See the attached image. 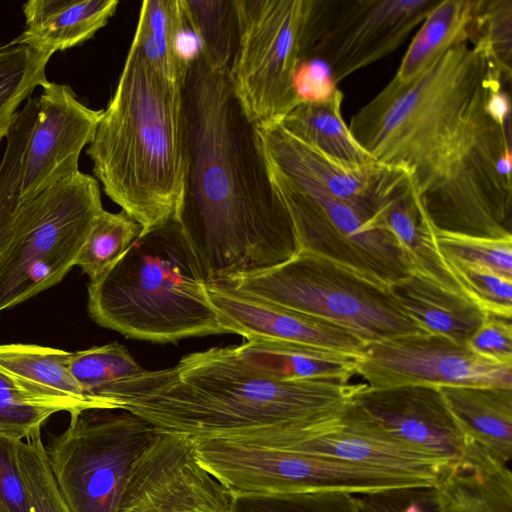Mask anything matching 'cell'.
Here are the masks:
<instances>
[{"label":"cell","mask_w":512,"mask_h":512,"mask_svg":"<svg viewBox=\"0 0 512 512\" xmlns=\"http://www.w3.org/2000/svg\"><path fill=\"white\" fill-rule=\"evenodd\" d=\"M186 25L182 0H146L131 43L149 67L179 86H184L189 68L177 51L178 35Z\"/></svg>","instance_id":"cell-28"},{"label":"cell","mask_w":512,"mask_h":512,"mask_svg":"<svg viewBox=\"0 0 512 512\" xmlns=\"http://www.w3.org/2000/svg\"><path fill=\"white\" fill-rule=\"evenodd\" d=\"M230 512H358L354 494L343 491L233 495Z\"/></svg>","instance_id":"cell-34"},{"label":"cell","mask_w":512,"mask_h":512,"mask_svg":"<svg viewBox=\"0 0 512 512\" xmlns=\"http://www.w3.org/2000/svg\"><path fill=\"white\" fill-rule=\"evenodd\" d=\"M378 213L407 254L413 270L441 286L465 295L438 248L434 226L410 175L383 201ZM466 296V295H465Z\"/></svg>","instance_id":"cell-23"},{"label":"cell","mask_w":512,"mask_h":512,"mask_svg":"<svg viewBox=\"0 0 512 512\" xmlns=\"http://www.w3.org/2000/svg\"><path fill=\"white\" fill-rule=\"evenodd\" d=\"M235 349L246 364L280 379L349 382L356 375L357 356L318 346L251 339Z\"/></svg>","instance_id":"cell-25"},{"label":"cell","mask_w":512,"mask_h":512,"mask_svg":"<svg viewBox=\"0 0 512 512\" xmlns=\"http://www.w3.org/2000/svg\"><path fill=\"white\" fill-rule=\"evenodd\" d=\"M117 0H30L25 27L10 45L53 55L90 40L115 13Z\"/></svg>","instance_id":"cell-20"},{"label":"cell","mask_w":512,"mask_h":512,"mask_svg":"<svg viewBox=\"0 0 512 512\" xmlns=\"http://www.w3.org/2000/svg\"><path fill=\"white\" fill-rule=\"evenodd\" d=\"M17 458L30 512H70L55 482L41 432L18 441Z\"/></svg>","instance_id":"cell-35"},{"label":"cell","mask_w":512,"mask_h":512,"mask_svg":"<svg viewBox=\"0 0 512 512\" xmlns=\"http://www.w3.org/2000/svg\"><path fill=\"white\" fill-rule=\"evenodd\" d=\"M439 390L469 441L508 464L512 457V387L445 385Z\"/></svg>","instance_id":"cell-24"},{"label":"cell","mask_w":512,"mask_h":512,"mask_svg":"<svg viewBox=\"0 0 512 512\" xmlns=\"http://www.w3.org/2000/svg\"><path fill=\"white\" fill-rule=\"evenodd\" d=\"M257 127L270 170L373 212L409 174L380 162L339 161L297 139L277 122Z\"/></svg>","instance_id":"cell-16"},{"label":"cell","mask_w":512,"mask_h":512,"mask_svg":"<svg viewBox=\"0 0 512 512\" xmlns=\"http://www.w3.org/2000/svg\"><path fill=\"white\" fill-rule=\"evenodd\" d=\"M208 299L226 333L246 340L307 344L358 356L365 344L327 320L302 313L220 281L206 282Z\"/></svg>","instance_id":"cell-18"},{"label":"cell","mask_w":512,"mask_h":512,"mask_svg":"<svg viewBox=\"0 0 512 512\" xmlns=\"http://www.w3.org/2000/svg\"><path fill=\"white\" fill-rule=\"evenodd\" d=\"M193 439L202 465L232 496L305 491L358 495L405 486H432L415 477L331 457L219 437Z\"/></svg>","instance_id":"cell-10"},{"label":"cell","mask_w":512,"mask_h":512,"mask_svg":"<svg viewBox=\"0 0 512 512\" xmlns=\"http://www.w3.org/2000/svg\"><path fill=\"white\" fill-rule=\"evenodd\" d=\"M0 512H5V511L0 510Z\"/></svg>","instance_id":"cell-43"},{"label":"cell","mask_w":512,"mask_h":512,"mask_svg":"<svg viewBox=\"0 0 512 512\" xmlns=\"http://www.w3.org/2000/svg\"><path fill=\"white\" fill-rule=\"evenodd\" d=\"M362 384L276 378L227 346L190 353L169 368L145 370L113 384L101 397L160 431L206 438L332 421Z\"/></svg>","instance_id":"cell-3"},{"label":"cell","mask_w":512,"mask_h":512,"mask_svg":"<svg viewBox=\"0 0 512 512\" xmlns=\"http://www.w3.org/2000/svg\"><path fill=\"white\" fill-rule=\"evenodd\" d=\"M434 487L445 512H512L508 464L472 442L459 460L441 469Z\"/></svg>","instance_id":"cell-21"},{"label":"cell","mask_w":512,"mask_h":512,"mask_svg":"<svg viewBox=\"0 0 512 512\" xmlns=\"http://www.w3.org/2000/svg\"><path fill=\"white\" fill-rule=\"evenodd\" d=\"M440 0L319 1L306 61L321 58L336 86L356 71L395 51Z\"/></svg>","instance_id":"cell-12"},{"label":"cell","mask_w":512,"mask_h":512,"mask_svg":"<svg viewBox=\"0 0 512 512\" xmlns=\"http://www.w3.org/2000/svg\"><path fill=\"white\" fill-rule=\"evenodd\" d=\"M86 153L105 194L143 231L176 218L186 164L183 86L130 46Z\"/></svg>","instance_id":"cell-4"},{"label":"cell","mask_w":512,"mask_h":512,"mask_svg":"<svg viewBox=\"0 0 512 512\" xmlns=\"http://www.w3.org/2000/svg\"><path fill=\"white\" fill-rule=\"evenodd\" d=\"M488 51L462 42L407 83L393 79L349 129L380 163L408 171L441 231L512 238L511 114Z\"/></svg>","instance_id":"cell-1"},{"label":"cell","mask_w":512,"mask_h":512,"mask_svg":"<svg viewBox=\"0 0 512 512\" xmlns=\"http://www.w3.org/2000/svg\"><path fill=\"white\" fill-rule=\"evenodd\" d=\"M435 238L447 262L478 265L512 278V238H486L438 230Z\"/></svg>","instance_id":"cell-37"},{"label":"cell","mask_w":512,"mask_h":512,"mask_svg":"<svg viewBox=\"0 0 512 512\" xmlns=\"http://www.w3.org/2000/svg\"><path fill=\"white\" fill-rule=\"evenodd\" d=\"M231 500L192 437L159 430L135 462L117 512H230Z\"/></svg>","instance_id":"cell-14"},{"label":"cell","mask_w":512,"mask_h":512,"mask_svg":"<svg viewBox=\"0 0 512 512\" xmlns=\"http://www.w3.org/2000/svg\"><path fill=\"white\" fill-rule=\"evenodd\" d=\"M159 430L127 409H85L46 448L70 512H117L132 468Z\"/></svg>","instance_id":"cell-8"},{"label":"cell","mask_w":512,"mask_h":512,"mask_svg":"<svg viewBox=\"0 0 512 512\" xmlns=\"http://www.w3.org/2000/svg\"><path fill=\"white\" fill-rule=\"evenodd\" d=\"M42 88L23 160L20 201L80 171V154L102 115L80 102L68 85L47 81Z\"/></svg>","instance_id":"cell-15"},{"label":"cell","mask_w":512,"mask_h":512,"mask_svg":"<svg viewBox=\"0 0 512 512\" xmlns=\"http://www.w3.org/2000/svg\"><path fill=\"white\" fill-rule=\"evenodd\" d=\"M51 55L27 46L0 45V142L7 137L19 106L48 80Z\"/></svg>","instance_id":"cell-30"},{"label":"cell","mask_w":512,"mask_h":512,"mask_svg":"<svg viewBox=\"0 0 512 512\" xmlns=\"http://www.w3.org/2000/svg\"><path fill=\"white\" fill-rule=\"evenodd\" d=\"M356 374L369 388L403 385L512 387V364L494 362L466 346L430 333H411L366 344Z\"/></svg>","instance_id":"cell-13"},{"label":"cell","mask_w":512,"mask_h":512,"mask_svg":"<svg viewBox=\"0 0 512 512\" xmlns=\"http://www.w3.org/2000/svg\"><path fill=\"white\" fill-rule=\"evenodd\" d=\"M389 287L400 308L426 333L462 346L486 318V313L467 296L416 271Z\"/></svg>","instance_id":"cell-22"},{"label":"cell","mask_w":512,"mask_h":512,"mask_svg":"<svg viewBox=\"0 0 512 512\" xmlns=\"http://www.w3.org/2000/svg\"><path fill=\"white\" fill-rule=\"evenodd\" d=\"M358 512H445L434 486H405L355 495Z\"/></svg>","instance_id":"cell-40"},{"label":"cell","mask_w":512,"mask_h":512,"mask_svg":"<svg viewBox=\"0 0 512 512\" xmlns=\"http://www.w3.org/2000/svg\"><path fill=\"white\" fill-rule=\"evenodd\" d=\"M67 365L87 393L112 409L116 408L101 397L102 393L113 384L145 371L126 347L117 342L69 352Z\"/></svg>","instance_id":"cell-33"},{"label":"cell","mask_w":512,"mask_h":512,"mask_svg":"<svg viewBox=\"0 0 512 512\" xmlns=\"http://www.w3.org/2000/svg\"><path fill=\"white\" fill-rule=\"evenodd\" d=\"M183 99L186 164L176 220L205 282L288 261L299 251L293 225L230 75L212 71L200 54L189 64Z\"/></svg>","instance_id":"cell-2"},{"label":"cell","mask_w":512,"mask_h":512,"mask_svg":"<svg viewBox=\"0 0 512 512\" xmlns=\"http://www.w3.org/2000/svg\"><path fill=\"white\" fill-rule=\"evenodd\" d=\"M235 1L239 46L232 84L258 126L278 122L301 102L296 79L317 0Z\"/></svg>","instance_id":"cell-9"},{"label":"cell","mask_w":512,"mask_h":512,"mask_svg":"<svg viewBox=\"0 0 512 512\" xmlns=\"http://www.w3.org/2000/svg\"><path fill=\"white\" fill-rule=\"evenodd\" d=\"M343 97L334 88L323 98L301 101L277 123L297 139L339 161L355 165L376 163L344 121Z\"/></svg>","instance_id":"cell-26"},{"label":"cell","mask_w":512,"mask_h":512,"mask_svg":"<svg viewBox=\"0 0 512 512\" xmlns=\"http://www.w3.org/2000/svg\"><path fill=\"white\" fill-rule=\"evenodd\" d=\"M102 210L99 182L81 171L19 200L0 256V312L61 282Z\"/></svg>","instance_id":"cell-7"},{"label":"cell","mask_w":512,"mask_h":512,"mask_svg":"<svg viewBox=\"0 0 512 512\" xmlns=\"http://www.w3.org/2000/svg\"><path fill=\"white\" fill-rule=\"evenodd\" d=\"M353 402L379 431L449 462L459 460L470 442L438 386L363 383Z\"/></svg>","instance_id":"cell-17"},{"label":"cell","mask_w":512,"mask_h":512,"mask_svg":"<svg viewBox=\"0 0 512 512\" xmlns=\"http://www.w3.org/2000/svg\"><path fill=\"white\" fill-rule=\"evenodd\" d=\"M142 231V226L123 210L118 213L102 210L88 233L75 266L89 277V282L98 281L121 259Z\"/></svg>","instance_id":"cell-31"},{"label":"cell","mask_w":512,"mask_h":512,"mask_svg":"<svg viewBox=\"0 0 512 512\" xmlns=\"http://www.w3.org/2000/svg\"><path fill=\"white\" fill-rule=\"evenodd\" d=\"M188 26L196 34L206 65L229 74L239 46V19L235 0H182Z\"/></svg>","instance_id":"cell-29"},{"label":"cell","mask_w":512,"mask_h":512,"mask_svg":"<svg viewBox=\"0 0 512 512\" xmlns=\"http://www.w3.org/2000/svg\"><path fill=\"white\" fill-rule=\"evenodd\" d=\"M87 306L99 326L138 340L226 333L176 218L142 231L110 271L89 282Z\"/></svg>","instance_id":"cell-5"},{"label":"cell","mask_w":512,"mask_h":512,"mask_svg":"<svg viewBox=\"0 0 512 512\" xmlns=\"http://www.w3.org/2000/svg\"><path fill=\"white\" fill-rule=\"evenodd\" d=\"M268 170L290 216L299 250L329 258L388 286L413 270L378 211Z\"/></svg>","instance_id":"cell-11"},{"label":"cell","mask_w":512,"mask_h":512,"mask_svg":"<svg viewBox=\"0 0 512 512\" xmlns=\"http://www.w3.org/2000/svg\"><path fill=\"white\" fill-rule=\"evenodd\" d=\"M463 293L486 314L512 318V278L478 265L447 262Z\"/></svg>","instance_id":"cell-38"},{"label":"cell","mask_w":512,"mask_h":512,"mask_svg":"<svg viewBox=\"0 0 512 512\" xmlns=\"http://www.w3.org/2000/svg\"><path fill=\"white\" fill-rule=\"evenodd\" d=\"M68 354L35 344L0 345V373L26 397L56 412L112 409L85 391L67 365Z\"/></svg>","instance_id":"cell-19"},{"label":"cell","mask_w":512,"mask_h":512,"mask_svg":"<svg viewBox=\"0 0 512 512\" xmlns=\"http://www.w3.org/2000/svg\"><path fill=\"white\" fill-rule=\"evenodd\" d=\"M482 45L505 81L512 76V0H478L469 43Z\"/></svg>","instance_id":"cell-36"},{"label":"cell","mask_w":512,"mask_h":512,"mask_svg":"<svg viewBox=\"0 0 512 512\" xmlns=\"http://www.w3.org/2000/svg\"><path fill=\"white\" fill-rule=\"evenodd\" d=\"M37 116V99L29 98L18 112L6 137L0 163V256L12 234L19 205L23 160Z\"/></svg>","instance_id":"cell-32"},{"label":"cell","mask_w":512,"mask_h":512,"mask_svg":"<svg viewBox=\"0 0 512 512\" xmlns=\"http://www.w3.org/2000/svg\"><path fill=\"white\" fill-rule=\"evenodd\" d=\"M18 441L0 434V510L5 512H30L17 458Z\"/></svg>","instance_id":"cell-41"},{"label":"cell","mask_w":512,"mask_h":512,"mask_svg":"<svg viewBox=\"0 0 512 512\" xmlns=\"http://www.w3.org/2000/svg\"><path fill=\"white\" fill-rule=\"evenodd\" d=\"M54 413V409L26 397L0 373L1 435L24 440L41 432L43 423Z\"/></svg>","instance_id":"cell-39"},{"label":"cell","mask_w":512,"mask_h":512,"mask_svg":"<svg viewBox=\"0 0 512 512\" xmlns=\"http://www.w3.org/2000/svg\"><path fill=\"white\" fill-rule=\"evenodd\" d=\"M466 347L482 358L512 364L511 319L486 314L482 325L466 342Z\"/></svg>","instance_id":"cell-42"},{"label":"cell","mask_w":512,"mask_h":512,"mask_svg":"<svg viewBox=\"0 0 512 512\" xmlns=\"http://www.w3.org/2000/svg\"><path fill=\"white\" fill-rule=\"evenodd\" d=\"M220 282L327 320L365 345L426 333L400 308L388 285L305 250L270 269Z\"/></svg>","instance_id":"cell-6"},{"label":"cell","mask_w":512,"mask_h":512,"mask_svg":"<svg viewBox=\"0 0 512 512\" xmlns=\"http://www.w3.org/2000/svg\"><path fill=\"white\" fill-rule=\"evenodd\" d=\"M477 4L478 0H440L422 21L392 79L410 82L447 50L469 42Z\"/></svg>","instance_id":"cell-27"}]
</instances>
